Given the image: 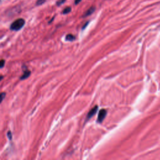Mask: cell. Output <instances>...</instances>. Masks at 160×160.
Here are the masks:
<instances>
[{
	"label": "cell",
	"instance_id": "cell-1",
	"mask_svg": "<svg viewBox=\"0 0 160 160\" xmlns=\"http://www.w3.org/2000/svg\"><path fill=\"white\" fill-rule=\"evenodd\" d=\"M25 23V21L23 19H18V20L15 21L11 24V26H10V29L13 31H18L23 27Z\"/></svg>",
	"mask_w": 160,
	"mask_h": 160
},
{
	"label": "cell",
	"instance_id": "cell-2",
	"mask_svg": "<svg viewBox=\"0 0 160 160\" xmlns=\"http://www.w3.org/2000/svg\"><path fill=\"white\" fill-rule=\"evenodd\" d=\"M106 113H107V111H106V109H102L100 110V111L99 112L98 116L97 121L98 123H101V122L103 121V120H104V118L106 117Z\"/></svg>",
	"mask_w": 160,
	"mask_h": 160
},
{
	"label": "cell",
	"instance_id": "cell-3",
	"mask_svg": "<svg viewBox=\"0 0 160 160\" xmlns=\"http://www.w3.org/2000/svg\"><path fill=\"white\" fill-rule=\"evenodd\" d=\"M98 109V107L97 106H94V107L93 108H92V109H91L90 111H89V112L88 113V116H87L88 119H89V118H92V117L94 115L96 114V113L97 112Z\"/></svg>",
	"mask_w": 160,
	"mask_h": 160
},
{
	"label": "cell",
	"instance_id": "cell-4",
	"mask_svg": "<svg viewBox=\"0 0 160 160\" xmlns=\"http://www.w3.org/2000/svg\"><path fill=\"white\" fill-rule=\"evenodd\" d=\"M94 11H95V8H94V7H92V8H89V9L86 12L85 15H84L83 17L88 16H89V15H92V14L93 13Z\"/></svg>",
	"mask_w": 160,
	"mask_h": 160
},
{
	"label": "cell",
	"instance_id": "cell-5",
	"mask_svg": "<svg viewBox=\"0 0 160 160\" xmlns=\"http://www.w3.org/2000/svg\"><path fill=\"white\" fill-rule=\"evenodd\" d=\"M30 74H31V72L30 71H25V73H24L23 76H22L21 77V80H25V79L28 78L29 76L30 75Z\"/></svg>",
	"mask_w": 160,
	"mask_h": 160
},
{
	"label": "cell",
	"instance_id": "cell-6",
	"mask_svg": "<svg viewBox=\"0 0 160 160\" xmlns=\"http://www.w3.org/2000/svg\"><path fill=\"white\" fill-rule=\"evenodd\" d=\"M75 39V37L74 36L73 34H69L66 36V39L67 41H73Z\"/></svg>",
	"mask_w": 160,
	"mask_h": 160
},
{
	"label": "cell",
	"instance_id": "cell-7",
	"mask_svg": "<svg viewBox=\"0 0 160 160\" xmlns=\"http://www.w3.org/2000/svg\"><path fill=\"white\" fill-rule=\"evenodd\" d=\"M71 11V7H67V8H66L64 10H63V14H68L70 13Z\"/></svg>",
	"mask_w": 160,
	"mask_h": 160
},
{
	"label": "cell",
	"instance_id": "cell-8",
	"mask_svg": "<svg viewBox=\"0 0 160 160\" xmlns=\"http://www.w3.org/2000/svg\"><path fill=\"white\" fill-rule=\"evenodd\" d=\"M46 0H38L37 2H36V4L38 6H39V5H41L43 4H44V3H45V1Z\"/></svg>",
	"mask_w": 160,
	"mask_h": 160
},
{
	"label": "cell",
	"instance_id": "cell-9",
	"mask_svg": "<svg viewBox=\"0 0 160 160\" xmlns=\"http://www.w3.org/2000/svg\"><path fill=\"white\" fill-rule=\"evenodd\" d=\"M65 1H66V0H59V1H58L57 2V5H58V6L61 5L62 4H63V3H64Z\"/></svg>",
	"mask_w": 160,
	"mask_h": 160
},
{
	"label": "cell",
	"instance_id": "cell-10",
	"mask_svg": "<svg viewBox=\"0 0 160 160\" xmlns=\"http://www.w3.org/2000/svg\"><path fill=\"white\" fill-rule=\"evenodd\" d=\"M5 96H6V93H2L1 94V101L3 100V99H4Z\"/></svg>",
	"mask_w": 160,
	"mask_h": 160
},
{
	"label": "cell",
	"instance_id": "cell-11",
	"mask_svg": "<svg viewBox=\"0 0 160 160\" xmlns=\"http://www.w3.org/2000/svg\"><path fill=\"white\" fill-rule=\"evenodd\" d=\"M4 61L3 60H2L1 61V68H3V66H4Z\"/></svg>",
	"mask_w": 160,
	"mask_h": 160
},
{
	"label": "cell",
	"instance_id": "cell-12",
	"mask_svg": "<svg viewBox=\"0 0 160 160\" xmlns=\"http://www.w3.org/2000/svg\"><path fill=\"white\" fill-rule=\"evenodd\" d=\"M81 0H75V4H78V3H80L81 2Z\"/></svg>",
	"mask_w": 160,
	"mask_h": 160
}]
</instances>
